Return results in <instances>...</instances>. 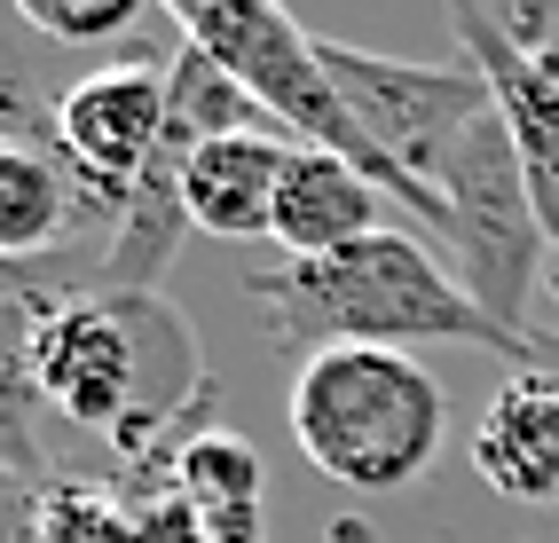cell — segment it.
Segmentation results:
<instances>
[{
	"mask_svg": "<svg viewBox=\"0 0 559 543\" xmlns=\"http://www.w3.org/2000/svg\"><path fill=\"white\" fill-rule=\"evenodd\" d=\"M40 410L71 433L110 442L134 473L127 488H166L181 442H198L213 410L198 339L158 292H71L40 315L24 354Z\"/></svg>",
	"mask_w": 559,
	"mask_h": 543,
	"instance_id": "6da1fadb",
	"label": "cell"
},
{
	"mask_svg": "<svg viewBox=\"0 0 559 543\" xmlns=\"http://www.w3.org/2000/svg\"><path fill=\"white\" fill-rule=\"evenodd\" d=\"M252 300L269 307L276 347H300V362L323 347L409 354V347L457 339V347H504L536 371V339L504 331L457 283V268L402 229H370L362 244L323 252V261H284L276 276H252Z\"/></svg>",
	"mask_w": 559,
	"mask_h": 543,
	"instance_id": "7a4b0ae2",
	"label": "cell"
},
{
	"mask_svg": "<svg viewBox=\"0 0 559 543\" xmlns=\"http://www.w3.org/2000/svg\"><path fill=\"white\" fill-rule=\"evenodd\" d=\"M292 442L323 481L394 496L450 442V394L394 347H323L292 371Z\"/></svg>",
	"mask_w": 559,
	"mask_h": 543,
	"instance_id": "3957f363",
	"label": "cell"
},
{
	"mask_svg": "<svg viewBox=\"0 0 559 543\" xmlns=\"http://www.w3.org/2000/svg\"><path fill=\"white\" fill-rule=\"evenodd\" d=\"M174 32L229 71L269 126H292L300 150L347 158L355 173H370L379 197H402L441 244V205L409 190V181L370 150V134L347 119V102H340V87H331V71H323V32H308L300 16L269 9V0H174Z\"/></svg>",
	"mask_w": 559,
	"mask_h": 543,
	"instance_id": "277c9868",
	"label": "cell"
},
{
	"mask_svg": "<svg viewBox=\"0 0 559 543\" xmlns=\"http://www.w3.org/2000/svg\"><path fill=\"white\" fill-rule=\"evenodd\" d=\"M426 190L450 213V268L457 283L489 307L504 331L536 339V268H544V221L528 205V173H520L504 111H480L450 150L433 158Z\"/></svg>",
	"mask_w": 559,
	"mask_h": 543,
	"instance_id": "5b68a950",
	"label": "cell"
},
{
	"mask_svg": "<svg viewBox=\"0 0 559 543\" xmlns=\"http://www.w3.org/2000/svg\"><path fill=\"white\" fill-rule=\"evenodd\" d=\"M323 71H331V87H340L347 119L370 134V150L418 197H433L426 190L433 158L450 150L480 111H497V95L473 63H402V56H362L347 40H323ZM441 261H450V213H441Z\"/></svg>",
	"mask_w": 559,
	"mask_h": 543,
	"instance_id": "8992f818",
	"label": "cell"
},
{
	"mask_svg": "<svg viewBox=\"0 0 559 543\" xmlns=\"http://www.w3.org/2000/svg\"><path fill=\"white\" fill-rule=\"evenodd\" d=\"M119 213H127V197H103L63 158L56 111L32 102V87L16 71H0V268L103 252L110 229H119Z\"/></svg>",
	"mask_w": 559,
	"mask_h": 543,
	"instance_id": "52a82bcc",
	"label": "cell"
},
{
	"mask_svg": "<svg viewBox=\"0 0 559 543\" xmlns=\"http://www.w3.org/2000/svg\"><path fill=\"white\" fill-rule=\"evenodd\" d=\"M56 142L103 197H127L151 173L158 142H166V63L158 56H127L87 71L80 87L56 102Z\"/></svg>",
	"mask_w": 559,
	"mask_h": 543,
	"instance_id": "ba28073f",
	"label": "cell"
},
{
	"mask_svg": "<svg viewBox=\"0 0 559 543\" xmlns=\"http://www.w3.org/2000/svg\"><path fill=\"white\" fill-rule=\"evenodd\" d=\"M292 166V134L276 126H245V134H213L181 158V213L198 237L221 244H252L276 229V190Z\"/></svg>",
	"mask_w": 559,
	"mask_h": 543,
	"instance_id": "9c48e42d",
	"label": "cell"
},
{
	"mask_svg": "<svg viewBox=\"0 0 559 543\" xmlns=\"http://www.w3.org/2000/svg\"><path fill=\"white\" fill-rule=\"evenodd\" d=\"M457 40H465V63L489 80L497 111L512 126V150H520V173H528V205L544 221V244H559V80L551 71H536L528 56H512L489 24H480V9H450Z\"/></svg>",
	"mask_w": 559,
	"mask_h": 543,
	"instance_id": "30bf717a",
	"label": "cell"
},
{
	"mask_svg": "<svg viewBox=\"0 0 559 543\" xmlns=\"http://www.w3.org/2000/svg\"><path fill=\"white\" fill-rule=\"evenodd\" d=\"M473 473L504 504H559V378L520 371L473 433Z\"/></svg>",
	"mask_w": 559,
	"mask_h": 543,
	"instance_id": "8fae6325",
	"label": "cell"
},
{
	"mask_svg": "<svg viewBox=\"0 0 559 543\" xmlns=\"http://www.w3.org/2000/svg\"><path fill=\"white\" fill-rule=\"evenodd\" d=\"M379 221V181L355 173L347 158H323L292 142V166H284V190H276V244L284 261H323V252H347L362 244Z\"/></svg>",
	"mask_w": 559,
	"mask_h": 543,
	"instance_id": "7c38bea8",
	"label": "cell"
},
{
	"mask_svg": "<svg viewBox=\"0 0 559 543\" xmlns=\"http://www.w3.org/2000/svg\"><path fill=\"white\" fill-rule=\"evenodd\" d=\"M166 488L190 504L205 543H260V457L237 433H198L166 464Z\"/></svg>",
	"mask_w": 559,
	"mask_h": 543,
	"instance_id": "4fadbf2b",
	"label": "cell"
},
{
	"mask_svg": "<svg viewBox=\"0 0 559 543\" xmlns=\"http://www.w3.org/2000/svg\"><path fill=\"white\" fill-rule=\"evenodd\" d=\"M24 24L48 32V40H71V48H95V40H127L142 24L134 0H24Z\"/></svg>",
	"mask_w": 559,
	"mask_h": 543,
	"instance_id": "5bb4252c",
	"label": "cell"
},
{
	"mask_svg": "<svg viewBox=\"0 0 559 543\" xmlns=\"http://www.w3.org/2000/svg\"><path fill=\"white\" fill-rule=\"evenodd\" d=\"M480 24H489L512 56H528L536 71L559 80V0H489Z\"/></svg>",
	"mask_w": 559,
	"mask_h": 543,
	"instance_id": "9a60e30c",
	"label": "cell"
},
{
	"mask_svg": "<svg viewBox=\"0 0 559 543\" xmlns=\"http://www.w3.org/2000/svg\"><path fill=\"white\" fill-rule=\"evenodd\" d=\"M40 481H16V473H0V543H48L40 528Z\"/></svg>",
	"mask_w": 559,
	"mask_h": 543,
	"instance_id": "2e32d148",
	"label": "cell"
}]
</instances>
